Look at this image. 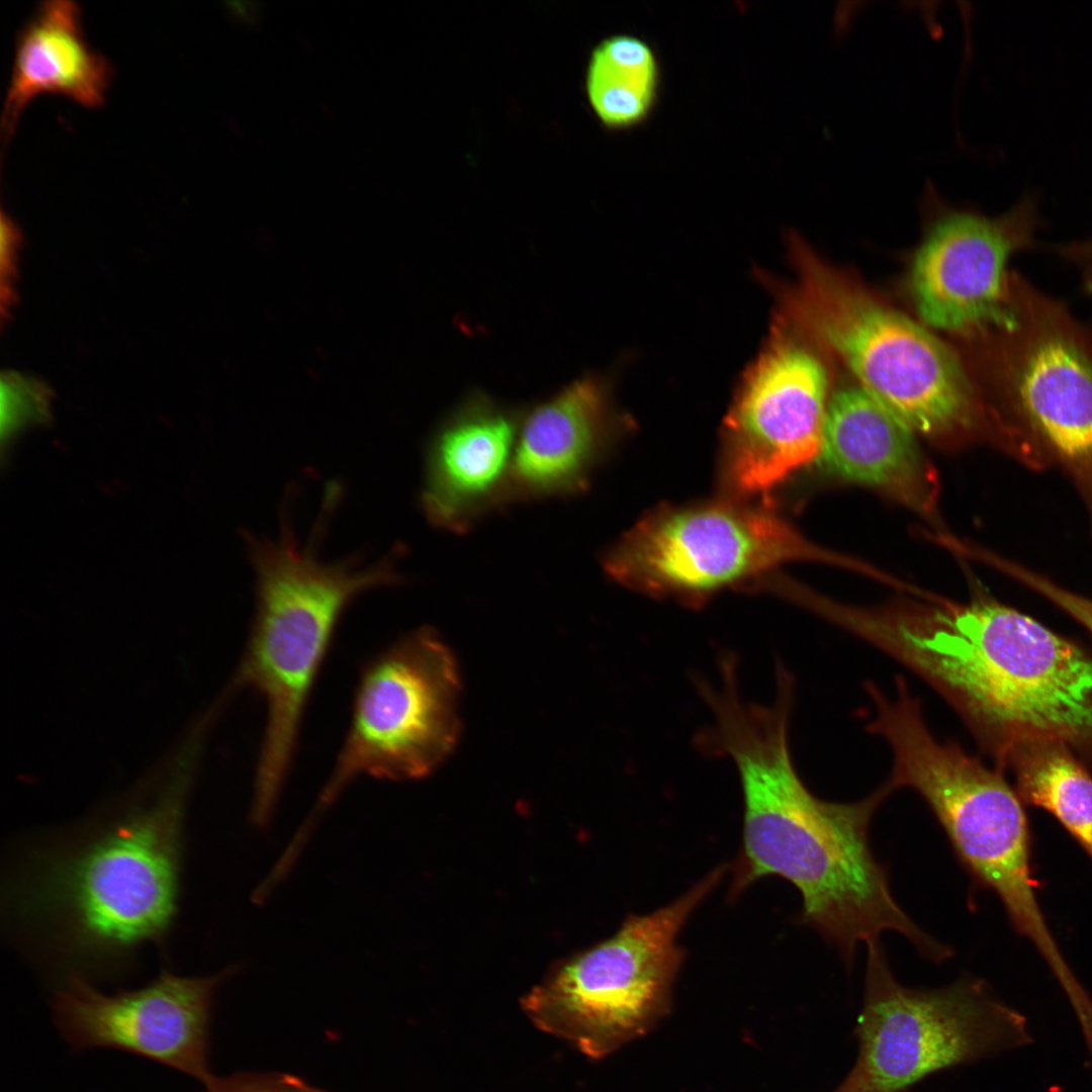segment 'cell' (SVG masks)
I'll return each instance as SVG.
<instances>
[{
	"mask_svg": "<svg viewBox=\"0 0 1092 1092\" xmlns=\"http://www.w3.org/2000/svg\"><path fill=\"white\" fill-rule=\"evenodd\" d=\"M1010 769L1021 801L1050 812L1092 856V776L1068 746L1030 742L997 767Z\"/></svg>",
	"mask_w": 1092,
	"mask_h": 1092,
	"instance_id": "19",
	"label": "cell"
},
{
	"mask_svg": "<svg viewBox=\"0 0 1092 1092\" xmlns=\"http://www.w3.org/2000/svg\"><path fill=\"white\" fill-rule=\"evenodd\" d=\"M923 202L927 229L913 258L910 290L916 310L930 327L952 333L985 332L1012 312L1010 256L1031 243L1036 209L1025 199L989 217L947 206L931 181Z\"/></svg>",
	"mask_w": 1092,
	"mask_h": 1092,
	"instance_id": "12",
	"label": "cell"
},
{
	"mask_svg": "<svg viewBox=\"0 0 1092 1092\" xmlns=\"http://www.w3.org/2000/svg\"><path fill=\"white\" fill-rule=\"evenodd\" d=\"M205 1092H324L288 1075H236L214 1078Z\"/></svg>",
	"mask_w": 1092,
	"mask_h": 1092,
	"instance_id": "23",
	"label": "cell"
},
{
	"mask_svg": "<svg viewBox=\"0 0 1092 1092\" xmlns=\"http://www.w3.org/2000/svg\"><path fill=\"white\" fill-rule=\"evenodd\" d=\"M49 392L38 381L17 373L1 376V437L16 432L48 417Z\"/></svg>",
	"mask_w": 1092,
	"mask_h": 1092,
	"instance_id": "21",
	"label": "cell"
},
{
	"mask_svg": "<svg viewBox=\"0 0 1092 1092\" xmlns=\"http://www.w3.org/2000/svg\"><path fill=\"white\" fill-rule=\"evenodd\" d=\"M810 553L770 510L718 502L656 511L608 552L604 566L629 587L697 605Z\"/></svg>",
	"mask_w": 1092,
	"mask_h": 1092,
	"instance_id": "11",
	"label": "cell"
},
{
	"mask_svg": "<svg viewBox=\"0 0 1092 1092\" xmlns=\"http://www.w3.org/2000/svg\"><path fill=\"white\" fill-rule=\"evenodd\" d=\"M797 306L859 386L913 431L944 436L979 422V400L964 366L923 326L815 259L805 264Z\"/></svg>",
	"mask_w": 1092,
	"mask_h": 1092,
	"instance_id": "6",
	"label": "cell"
},
{
	"mask_svg": "<svg viewBox=\"0 0 1092 1092\" xmlns=\"http://www.w3.org/2000/svg\"><path fill=\"white\" fill-rule=\"evenodd\" d=\"M951 708L997 766L1052 741L1092 760V654L992 598L970 604Z\"/></svg>",
	"mask_w": 1092,
	"mask_h": 1092,
	"instance_id": "3",
	"label": "cell"
},
{
	"mask_svg": "<svg viewBox=\"0 0 1092 1092\" xmlns=\"http://www.w3.org/2000/svg\"><path fill=\"white\" fill-rule=\"evenodd\" d=\"M235 968L203 978L163 972L150 985L103 994L73 976L58 992V1024L78 1048H113L163 1063L200 1081L214 1080L207 1065L213 993Z\"/></svg>",
	"mask_w": 1092,
	"mask_h": 1092,
	"instance_id": "14",
	"label": "cell"
},
{
	"mask_svg": "<svg viewBox=\"0 0 1092 1092\" xmlns=\"http://www.w3.org/2000/svg\"><path fill=\"white\" fill-rule=\"evenodd\" d=\"M611 425L603 382L588 376L569 383L521 421L510 492L541 497L583 489Z\"/></svg>",
	"mask_w": 1092,
	"mask_h": 1092,
	"instance_id": "16",
	"label": "cell"
},
{
	"mask_svg": "<svg viewBox=\"0 0 1092 1092\" xmlns=\"http://www.w3.org/2000/svg\"><path fill=\"white\" fill-rule=\"evenodd\" d=\"M998 565L1016 580L1061 609L1092 634V599L1075 594L1022 565L1000 560Z\"/></svg>",
	"mask_w": 1092,
	"mask_h": 1092,
	"instance_id": "22",
	"label": "cell"
},
{
	"mask_svg": "<svg viewBox=\"0 0 1092 1092\" xmlns=\"http://www.w3.org/2000/svg\"><path fill=\"white\" fill-rule=\"evenodd\" d=\"M867 949L857 1058L833 1092H903L930 1074L1029 1040L1025 1019L984 981L911 989L896 981L879 940Z\"/></svg>",
	"mask_w": 1092,
	"mask_h": 1092,
	"instance_id": "8",
	"label": "cell"
},
{
	"mask_svg": "<svg viewBox=\"0 0 1092 1092\" xmlns=\"http://www.w3.org/2000/svg\"><path fill=\"white\" fill-rule=\"evenodd\" d=\"M457 692L452 655L429 628L368 662L334 770L296 838L306 842L318 818L360 775L396 781L430 774L455 744Z\"/></svg>",
	"mask_w": 1092,
	"mask_h": 1092,
	"instance_id": "9",
	"label": "cell"
},
{
	"mask_svg": "<svg viewBox=\"0 0 1092 1092\" xmlns=\"http://www.w3.org/2000/svg\"><path fill=\"white\" fill-rule=\"evenodd\" d=\"M110 62L85 38L79 6L41 2L18 32L2 111L8 142L26 105L38 94L58 93L88 108L103 104L112 79Z\"/></svg>",
	"mask_w": 1092,
	"mask_h": 1092,
	"instance_id": "18",
	"label": "cell"
},
{
	"mask_svg": "<svg viewBox=\"0 0 1092 1092\" xmlns=\"http://www.w3.org/2000/svg\"><path fill=\"white\" fill-rule=\"evenodd\" d=\"M1002 338L1005 448L1027 467L1058 468L1077 488L1092 533V329L1016 276Z\"/></svg>",
	"mask_w": 1092,
	"mask_h": 1092,
	"instance_id": "7",
	"label": "cell"
},
{
	"mask_svg": "<svg viewBox=\"0 0 1092 1092\" xmlns=\"http://www.w3.org/2000/svg\"><path fill=\"white\" fill-rule=\"evenodd\" d=\"M793 705L784 690L768 706L730 695L714 706L701 736L705 752L732 759L742 788V843L730 897L764 877L785 879L801 894V921L832 943L848 967L858 944L878 941L889 930L935 963L949 959L952 949L896 902L888 870L870 845L872 818L894 791L885 782L851 803L814 796L791 757Z\"/></svg>",
	"mask_w": 1092,
	"mask_h": 1092,
	"instance_id": "1",
	"label": "cell"
},
{
	"mask_svg": "<svg viewBox=\"0 0 1092 1092\" xmlns=\"http://www.w3.org/2000/svg\"><path fill=\"white\" fill-rule=\"evenodd\" d=\"M872 732L889 744L893 791L909 788L929 806L972 880L994 891L1015 928L1051 968L1064 958L1039 910L1031 879L1026 816L999 768L987 767L927 727L920 700L903 697L876 716Z\"/></svg>",
	"mask_w": 1092,
	"mask_h": 1092,
	"instance_id": "4",
	"label": "cell"
},
{
	"mask_svg": "<svg viewBox=\"0 0 1092 1092\" xmlns=\"http://www.w3.org/2000/svg\"><path fill=\"white\" fill-rule=\"evenodd\" d=\"M827 383L821 361L798 344L761 357L727 421L723 477L732 490L764 492L818 457Z\"/></svg>",
	"mask_w": 1092,
	"mask_h": 1092,
	"instance_id": "13",
	"label": "cell"
},
{
	"mask_svg": "<svg viewBox=\"0 0 1092 1092\" xmlns=\"http://www.w3.org/2000/svg\"><path fill=\"white\" fill-rule=\"evenodd\" d=\"M256 577V608L237 685L260 694L267 719L256 768L252 822L265 827L273 814L296 746L310 691L348 605L364 592L401 580L394 557L365 564L357 555L321 560L292 527L279 537L248 535Z\"/></svg>",
	"mask_w": 1092,
	"mask_h": 1092,
	"instance_id": "2",
	"label": "cell"
},
{
	"mask_svg": "<svg viewBox=\"0 0 1092 1092\" xmlns=\"http://www.w3.org/2000/svg\"><path fill=\"white\" fill-rule=\"evenodd\" d=\"M181 821L176 784L54 871L48 896L80 948L119 953L166 933L176 911Z\"/></svg>",
	"mask_w": 1092,
	"mask_h": 1092,
	"instance_id": "10",
	"label": "cell"
},
{
	"mask_svg": "<svg viewBox=\"0 0 1092 1092\" xmlns=\"http://www.w3.org/2000/svg\"><path fill=\"white\" fill-rule=\"evenodd\" d=\"M726 870L649 914L628 915L611 937L559 963L521 1000L526 1016L594 1060L648 1033L672 1004L686 958L677 936Z\"/></svg>",
	"mask_w": 1092,
	"mask_h": 1092,
	"instance_id": "5",
	"label": "cell"
},
{
	"mask_svg": "<svg viewBox=\"0 0 1092 1092\" xmlns=\"http://www.w3.org/2000/svg\"><path fill=\"white\" fill-rule=\"evenodd\" d=\"M520 423L478 392L444 423L429 449L421 495L430 522L464 532L510 491Z\"/></svg>",
	"mask_w": 1092,
	"mask_h": 1092,
	"instance_id": "15",
	"label": "cell"
},
{
	"mask_svg": "<svg viewBox=\"0 0 1092 1092\" xmlns=\"http://www.w3.org/2000/svg\"><path fill=\"white\" fill-rule=\"evenodd\" d=\"M19 243V233L12 219L1 212V298L2 308L7 300V305L12 299V279L14 277V264L16 249Z\"/></svg>",
	"mask_w": 1092,
	"mask_h": 1092,
	"instance_id": "24",
	"label": "cell"
},
{
	"mask_svg": "<svg viewBox=\"0 0 1092 1092\" xmlns=\"http://www.w3.org/2000/svg\"><path fill=\"white\" fill-rule=\"evenodd\" d=\"M659 68L653 50L642 39L617 34L592 52L585 75L589 104L609 128H625L646 119L653 108Z\"/></svg>",
	"mask_w": 1092,
	"mask_h": 1092,
	"instance_id": "20",
	"label": "cell"
},
{
	"mask_svg": "<svg viewBox=\"0 0 1092 1092\" xmlns=\"http://www.w3.org/2000/svg\"><path fill=\"white\" fill-rule=\"evenodd\" d=\"M818 459L832 474L915 509L933 503V478L912 428L859 385L837 390L828 401Z\"/></svg>",
	"mask_w": 1092,
	"mask_h": 1092,
	"instance_id": "17",
	"label": "cell"
}]
</instances>
